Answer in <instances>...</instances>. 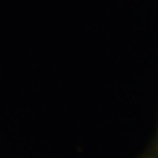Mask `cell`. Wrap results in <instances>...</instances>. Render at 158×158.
I'll use <instances>...</instances> for the list:
<instances>
[{
	"label": "cell",
	"instance_id": "1",
	"mask_svg": "<svg viewBox=\"0 0 158 158\" xmlns=\"http://www.w3.org/2000/svg\"><path fill=\"white\" fill-rule=\"evenodd\" d=\"M150 158H158V138H157V142H156V145H154V149L152 150Z\"/></svg>",
	"mask_w": 158,
	"mask_h": 158
}]
</instances>
